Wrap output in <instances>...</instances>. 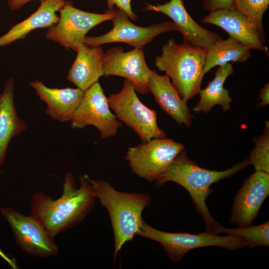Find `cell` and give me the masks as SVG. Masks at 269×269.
<instances>
[{
	"label": "cell",
	"instance_id": "cell-7",
	"mask_svg": "<svg viewBox=\"0 0 269 269\" xmlns=\"http://www.w3.org/2000/svg\"><path fill=\"white\" fill-rule=\"evenodd\" d=\"M182 143L171 138H154L129 147L125 159L133 173L148 182L156 180L183 149Z\"/></svg>",
	"mask_w": 269,
	"mask_h": 269
},
{
	"label": "cell",
	"instance_id": "cell-27",
	"mask_svg": "<svg viewBox=\"0 0 269 269\" xmlns=\"http://www.w3.org/2000/svg\"><path fill=\"white\" fill-rule=\"evenodd\" d=\"M203 5L205 9L210 12L234 8V0H203Z\"/></svg>",
	"mask_w": 269,
	"mask_h": 269
},
{
	"label": "cell",
	"instance_id": "cell-13",
	"mask_svg": "<svg viewBox=\"0 0 269 269\" xmlns=\"http://www.w3.org/2000/svg\"><path fill=\"white\" fill-rule=\"evenodd\" d=\"M269 194V173L255 171L245 180L237 192L230 221L239 227L249 226Z\"/></svg>",
	"mask_w": 269,
	"mask_h": 269
},
{
	"label": "cell",
	"instance_id": "cell-16",
	"mask_svg": "<svg viewBox=\"0 0 269 269\" xmlns=\"http://www.w3.org/2000/svg\"><path fill=\"white\" fill-rule=\"evenodd\" d=\"M29 85L46 104V114L52 119L61 122L70 121L84 94L78 88H50L39 80L31 81Z\"/></svg>",
	"mask_w": 269,
	"mask_h": 269
},
{
	"label": "cell",
	"instance_id": "cell-19",
	"mask_svg": "<svg viewBox=\"0 0 269 269\" xmlns=\"http://www.w3.org/2000/svg\"><path fill=\"white\" fill-rule=\"evenodd\" d=\"M14 92V79L9 78L6 81L0 94V166L5 159L12 139L28 128L27 123L17 114Z\"/></svg>",
	"mask_w": 269,
	"mask_h": 269
},
{
	"label": "cell",
	"instance_id": "cell-10",
	"mask_svg": "<svg viewBox=\"0 0 269 269\" xmlns=\"http://www.w3.org/2000/svg\"><path fill=\"white\" fill-rule=\"evenodd\" d=\"M111 110L103 89L98 82L84 92L70 121L71 127L83 129L92 125L99 130L102 139L114 136L122 124Z\"/></svg>",
	"mask_w": 269,
	"mask_h": 269
},
{
	"label": "cell",
	"instance_id": "cell-1",
	"mask_svg": "<svg viewBox=\"0 0 269 269\" xmlns=\"http://www.w3.org/2000/svg\"><path fill=\"white\" fill-rule=\"evenodd\" d=\"M77 188L73 174L65 173L61 196L56 199L42 191L31 198L30 215L52 237L82 222L92 210L96 198L87 174L79 178Z\"/></svg>",
	"mask_w": 269,
	"mask_h": 269
},
{
	"label": "cell",
	"instance_id": "cell-20",
	"mask_svg": "<svg viewBox=\"0 0 269 269\" xmlns=\"http://www.w3.org/2000/svg\"><path fill=\"white\" fill-rule=\"evenodd\" d=\"M66 0H43L37 9L24 20L11 27L0 37V47L6 46L16 40L24 39L31 31L39 28L50 27L57 23L59 15L57 13L66 2Z\"/></svg>",
	"mask_w": 269,
	"mask_h": 269
},
{
	"label": "cell",
	"instance_id": "cell-15",
	"mask_svg": "<svg viewBox=\"0 0 269 269\" xmlns=\"http://www.w3.org/2000/svg\"><path fill=\"white\" fill-rule=\"evenodd\" d=\"M201 21L221 27L228 33L230 38L269 55L264 36L261 34L251 20L239 10L234 8L211 11Z\"/></svg>",
	"mask_w": 269,
	"mask_h": 269
},
{
	"label": "cell",
	"instance_id": "cell-23",
	"mask_svg": "<svg viewBox=\"0 0 269 269\" xmlns=\"http://www.w3.org/2000/svg\"><path fill=\"white\" fill-rule=\"evenodd\" d=\"M220 233H225L243 239L246 246L250 249L269 245V221L259 225L254 226L252 224L235 229H228L222 226Z\"/></svg>",
	"mask_w": 269,
	"mask_h": 269
},
{
	"label": "cell",
	"instance_id": "cell-6",
	"mask_svg": "<svg viewBox=\"0 0 269 269\" xmlns=\"http://www.w3.org/2000/svg\"><path fill=\"white\" fill-rule=\"evenodd\" d=\"M136 235L160 243L169 259L175 263L180 262L187 252L196 248L219 246L234 250L246 246L245 241L239 237L221 236L204 232L198 234L166 232L151 227L143 220Z\"/></svg>",
	"mask_w": 269,
	"mask_h": 269
},
{
	"label": "cell",
	"instance_id": "cell-17",
	"mask_svg": "<svg viewBox=\"0 0 269 269\" xmlns=\"http://www.w3.org/2000/svg\"><path fill=\"white\" fill-rule=\"evenodd\" d=\"M148 88L156 103L167 115L178 124L190 128L192 116L187 102L180 97L167 75H158L152 70Z\"/></svg>",
	"mask_w": 269,
	"mask_h": 269
},
{
	"label": "cell",
	"instance_id": "cell-29",
	"mask_svg": "<svg viewBox=\"0 0 269 269\" xmlns=\"http://www.w3.org/2000/svg\"><path fill=\"white\" fill-rule=\"evenodd\" d=\"M32 0H7V2L10 10H16ZM38 0L41 1L43 0Z\"/></svg>",
	"mask_w": 269,
	"mask_h": 269
},
{
	"label": "cell",
	"instance_id": "cell-14",
	"mask_svg": "<svg viewBox=\"0 0 269 269\" xmlns=\"http://www.w3.org/2000/svg\"><path fill=\"white\" fill-rule=\"evenodd\" d=\"M146 4V10L159 12L169 17L176 30L182 34L184 43L207 50L222 39L217 33L203 28L194 21L186 10L183 0H170L156 5Z\"/></svg>",
	"mask_w": 269,
	"mask_h": 269
},
{
	"label": "cell",
	"instance_id": "cell-25",
	"mask_svg": "<svg viewBox=\"0 0 269 269\" xmlns=\"http://www.w3.org/2000/svg\"><path fill=\"white\" fill-rule=\"evenodd\" d=\"M234 8L246 15L264 36L263 15L269 5V0H234Z\"/></svg>",
	"mask_w": 269,
	"mask_h": 269
},
{
	"label": "cell",
	"instance_id": "cell-3",
	"mask_svg": "<svg viewBox=\"0 0 269 269\" xmlns=\"http://www.w3.org/2000/svg\"><path fill=\"white\" fill-rule=\"evenodd\" d=\"M87 177L96 197L107 210L114 237V258L127 242L137 235L143 220L142 212L151 201L149 195L143 193H129L117 190L109 182Z\"/></svg>",
	"mask_w": 269,
	"mask_h": 269
},
{
	"label": "cell",
	"instance_id": "cell-4",
	"mask_svg": "<svg viewBox=\"0 0 269 269\" xmlns=\"http://www.w3.org/2000/svg\"><path fill=\"white\" fill-rule=\"evenodd\" d=\"M207 50L170 38L155 59L156 67L164 72L180 97L187 102L199 93L205 75Z\"/></svg>",
	"mask_w": 269,
	"mask_h": 269
},
{
	"label": "cell",
	"instance_id": "cell-18",
	"mask_svg": "<svg viewBox=\"0 0 269 269\" xmlns=\"http://www.w3.org/2000/svg\"><path fill=\"white\" fill-rule=\"evenodd\" d=\"M76 52L66 79L85 92L104 75V53L100 46L91 47L84 43L79 45Z\"/></svg>",
	"mask_w": 269,
	"mask_h": 269
},
{
	"label": "cell",
	"instance_id": "cell-28",
	"mask_svg": "<svg viewBox=\"0 0 269 269\" xmlns=\"http://www.w3.org/2000/svg\"><path fill=\"white\" fill-rule=\"evenodd\" d=\"M259 98L261 102L257 105L258 108H261L269 104V83L266 84L260 90Z\"/></svg>",
	"mask_w": 269,
	"mask_h": 269
},
{
	"label": "cell",
	"instance_id": "cell-30",
	"mask_svg": "<svg viewBox=\"0 0 269 269\" xmlns=\"http://www.w3.org/2000/svg\"><path fill=\"white\" fill-rule=\"evenodd\" d=\"M0 256L4 260L12 269H16L17 266L14 259L9 258L0 249Z\"/></svg>",
	"mask_w": 269,
	"mask_h": 269
},
{
	"label": "cell",
	"instance_id": "cell-22",
	"mask_svg": "<svg viewBox=\"0 0 269 269\" xmlns=\"http://www.w3.org/2000/svg\"><path fill=\"white\" fill-rule=\"evenodd\" d=\"M251 48L229 37L222 38L207 50L204 72L205 74L214 67L221 66L230 62H243L251 56Z\"/></svg>",
	"mask_w": 269,
	"mask_h": 269
},
{
	"label": "cell",
	"instance_id": "cell-2",
	"mask_svg": "<svg viewBox=\"0 0 269 269\" xmlns=\"http://www.w3.org/2000/svg\"><path fill=\"white\" fill-rule=\"evenodd\" d=\"M250 164L248 158L223 171L209 170L198 166L187 155L185 148L175 157L169 166L156 179L160 187L167 182L176 183L189 193L195 208L205 223L204 233L217 235L222 226L212 216L206 200L213 190L210 186L232 176Z\"/></svg>",
	"mask_w": 269,
	"mask_h": 269
},
{
	"label": "cell",
	"instance_id": "cell-5",
	"mask_svg": "<svg viewBox=\"0 0 269 269\" xmlns=\"http://www.w3.org/2000/svg\"><path fill=\"white\" fill-rule=\"evenodd\" d=\"M136 93L132 82L125 79L121 90L107 97L111 109L120 121L137 134L141 142L165 138L157 125L156 111L143 104Z\"/></svg>",
	"mask_w": 269,
	"mask_h": 269
},
{
	"label": "cell",
	"instance_id": "cell-8",
	"mask_svg": "<svg viewBox=\"0 0 269 269\" xmlns=\"http://www.w3.org/2000/svg\"><path fill=\"white\" fill-rule=\"evenodd\" d=\"M59 12V21L48 28L45 38L76 52L89 30L101 23L112 20L117 13L113 9L103 14L86 12L75 7L70 1H66Z\"/></svg>",
	"mask_w": 269,
	"mask_h": 269
},
{
	"label": "cell",
	"instance_id": "cell-9",
	"mask_svg": "<svg viewBox=\"0 0 269 269\" xmlns=\"http://www.w3.org/2000/svg\"><path fill=\"white\" fill-rule=\"evenodd\" d=\"M0 212L7 222L15 240L27 254L40 258L57 256L59 253L54 238L31 216H26L11 208L1 207Z\"/></svg>",
	"mask_w": 269,
	"mask_h": 269
},
{
	"label": "cell",
	"instance_id": "cell-24",
	"mask_svg": "<svg viewBox=\"0 0 269 269\" xmlns=\"http://www.w3.org/2000/svg\"><path fill=\"white\" fill-rule=\"evenodd\" d=\"M255 146L248 158L255 171L269 173V123L265 122L263 134L254 138Z\"/></svg>",
	"mask_w": 269,
	"mask_h": 269
},
{
	"label": "cell",
	"instance_id": "cell-11",
	"mask_svg": "<svg viewBox=\"0 0 269 269\" xmlns=\"http://www.w3.org/2000/svg\"><path fill=\"white\" fill-rule=\"evenodd\" d=\"M117 15L112 19L113 28L107 33L98 36H86L84 43L91 47L113 42L128 44L134 48H143L158 35L176 30L172 21H166L142 27L133 23L122 10H116Z\"/></svg>",
	"mask_w": 269,
	"mask_h": 269
},
{
	"label": "cell",
	"instance_id": "cell-26",
	"mask_svg": "<svg viewBox=\"0 0 269 269\" xmlns=\"http://www.w3.org/2000/svg\"><path fill=\"white\" fill-rule=\"evenodd\" d=\"M131 0H107L108 10L113 9L116 5L118 9L124 11L132 20L137 19V15L133 11L131 4Z\"/></svg>",
	"mask_w": 269,
	"mask_h": 269
},
{
	"label": "cell",
	"instance_id": "cell-12",
	"mask_svg": "<svg viewBox=\"0 0 269 269\" xmlns=\"http://www.w3.org/2000/svg\"><path fill=\"white\" fill-rule=\"evenodd\" d=\"M103 68L105 76L125 78L133 84L136 92L146 94L152 70L148 67L143 48H134L125 52L122 47H114L104 53Z\"/></svg>",
	"mask_w": 269,
	"mask_h": 269
},
{
	"label": "cell",
	"instance_id": "cell-21",
	"mask_svg": "<svg viewBox=\"0 0 269 269\" xmlns=\"http://www.w3.org/2000/svg\"><path fill=\"white\" fill-rule=\"evenodd\" d=\"M233 73L234 69L230 63L219 66L213 79L208 83L205 88L200 90L198 93L200 100L193 108V111L206 114L216 105L221 106L224 111H228L232 99L229 96V91L224 88V84L227 78Z\"/></svg>",
	"mask_w": 269,
	"mask_h": 269
}]
</instances>
